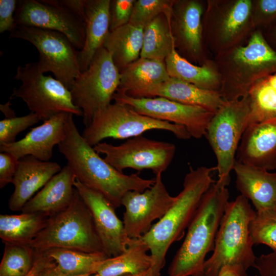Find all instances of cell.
Listing matches in <instances>:
<instances>
[{"mask_svg": "<svg viewBox=\"0 0 276 276\" xmlns=\"http://www.w3.org/2000/svg\"><path fill=\"white\" fill-rule=\"evenodd\" d=\"M73 115L69 114L65 123V135L58 145L76 179L98 192L118 208L128 191L142 192L150 188L154 179H145L137 174H125L102 158L79 132Z\"/></svg>", "mask_w": 276, "mask_h": 276, "instance_id": "1", "label": "cell"}, {"mask_svg": "<svg viewBox=\"0 0 276 276\" xmlns=\"http://www.w3.org/2000/svg\"><path fill=\"white\" fill-rule=\"evenodd\" d=\"M216 168L190 167L183 189L164 216L140 238L150 251L151 276H160L166 256L171 245L184 236L204 193L215 181L212 172Z\"/></svg>", "mask_w": 276, "mask_h": 276, "instance_id": "2", "label": "cell"}, {"mask_svg": "<svg viewBox=\"0 0 276 276\" xmlns=\"http://www.w3.org/2000/svg\"><path fill=\"white\" fill-rule=\"evenodd\" d=\"M229 197L226 186L217 181L204 193L169 267V276H204L205 258L214 249Z\"/></svg>", "mask_w": 276, "mask_h": 276, "instance_id": "3", "label": "cell"}, {"mask_svg": "<svg viewBox=\"0 0 276 276\" xmlns=\"http://www.w3.org/2000/svg\"><path fill=\"white\" fill-rule=\"evenodd\" d=\"M213 60L220 78L219 93L224 101L247 96L257 81L276 73V51L259 29L244 44L215 55Z\"/></svg>", "mask_w": 276, "mask_h": 276, "instance_id": "4", "label": "cell"}, {"mask_svg": "<svg viewBox=\"0 0 276 276\" xmlns=\"http://www.w3.org/2000/svg\"><path fill=\"white\" fill-rule=\"evenodd\" d=\"M249 200L240 195L226 206L215 242L212 255L205 260L204 276H218L226 265H239L247 270L257 257L249 226L255 215Z\"/></svg>", "mask_w": 276, "mask_h": 276, "instance_id": "5", "label": "cell"}, {"mask_svg": "<svg viewBox=\"0 0 276 276\" xmlns=\"http://www.w3.org/2000/svg\"><path fill=\"white\" fill-rule=\"evenodd\" d=\"M29 246L37 252L62 248L104 253L90 212L76 189L70 205L50 217Z\"/></svg>", "mask_w": 276, "mask_h": 276, "instance_id": "6", "label": "cell"}, {"mask_svg": "<svg viewBox=\"0 0 276 276\" xmlns=\"http://www.w3.org/2000/svg\"><path fill=\"white\" fill-rule=\"evenodd\" d=\"M252 0H208L202 18L203 39L214 56L244 44L256 29Z\"/></svg>", "mask_w": 276, "mask_h": 276, "instance_id": "7", "label": "cell"}, {"mask_svg": "<svg viewBox=\"0 0 276 276\" xmlns=\"http://www.w3.org/2000/svg\"><path fill=\"white\" fill-rule=\"evenodd\" d=\"M152 130L168 131L181 140L191 137L183 126L141 114L130 106L117 102L96 114L81 135L94 147L107 138L131 139Z\"/></svg>", "mask_w": 276, "mask_h": 276, "instance_id": "8", "label": "cell"}, {"mask_svg": "<svg viewBox=\"0 0 276 276\" xmlns=\"http://www.w3.org/2000/svg\"><path fill=\"white\" fill-rule=\"evenodd\" d=\"M250 112L248 95L238 100L224 101L213 115L205 135L217 159L219 183L227 186L236 161L239 145L248 125Z\"/></svg>", "mask_w": 276, "mask_h": 276, "instance_id": "9", "label": "cell"}, {"mask_svg": "<svg viewBox=\"0 0 276 276\" xmlns=\"http://www.w3.org/2000/svg\"><path fill=\"white\" fill-rule=\"evenodd\" d=\"M14 78L21 84L14 88L10 98L21 99L41 121L62 112L82 117V111L73 102L70 89L51 75L41 73L37 62L18 66Z\"/></svg>", "mask_w": 276, "mask_h": 276, "instance_id": "10", "label": "cell"}, {"mask_svg": "<svg viewBox=\"0 0 276 276\" xmlns=\"http://www.w3.org/2000/svg\"><path fill=\"white\" fill-rule=\"evenodd\" d=\"M120 82V73L103 47L86 70L81 72L70 89L73 102L82 111L87 126L94 116L111 104Z\"/></svg>", "mask_w": 276, "mask_h": 276, "instance_id": "11", "label": "cell"}, {"mask_svg": "<svg viewBox=\"0 0 276 276\" xmlns=\"http://www.w3.org/2000/svg\"><path fill=\"white\" fill-rule=\"evenodd\" d=\"M10 38L25 40L39 53L37 64L44 74L51 72L68 89L81 73L78 61L79 51L62 33L47 29L17 25Z\"/></svg>", "mask_w": 276, "mask_h": 276, "instance_id": "12", "label": "cell"}, {"mask_svg": "<svg viewBox=\"0 0 276 276\" xmlns=\"http://www.w3.org/2000/svg\"><path fill=\"white\" fill-rule=\"evenodd\" d=\"M104 160L119 171L127 168L137 171L150 169L155 175L165 171L175 153L172 143L156 141L139 135L119 145L101 142L93 147Z\"/></svg>", "mask_w": 276, "mask_h": 276, "instance_id": "13", "label": "cell"}, {"mask_svg": "<svg viewBox=\"0 0 276 276\" xmlns=\"http://www.w3.org/2000/svg\"><path fill=\"white\" fill-rule=\"evenodd\" d=\"M112 100L130 106L141 114L183 126L191 137L196 139L205 135L215 113L201 107L182 104L164 97L134 98L116 91Z\"/></svg>", "mask_w": 276, "mask_h": 276, "instance_id": "14", "label": "cell"}, {"mask_svg": "<svg viewBox=\"0 0 276 276\" xmlns=\"http://www.w3.org/2000/svg\"><path fill=\"white\" fill-rule=\"evenodd\" d=\"M17 25L62 33L81 50L85 40V22L58 3L57 0L18 1L15 13Z\"/></svg>", "mask_w": 276, "mask_h": 276, "instance_id": "15", "label": "cell"}, {"mask_svg": "<svg viewBox=\"0 0 276 276\" xmlns=\"http://www.w3.org/2000/svg\"><path fill=\"white\" fill-rule=\"evenodd\" d=\"M162 174L155 175L154 185L144 192L128 191L122 199L125 208L123 224L125 232L130 239L140 238L147 233L152 222L160 219L176 200L165 186Z\"/></svg>", "mask_w": 276, "mask_h": 276, "instance_id": "16", "label": "cell"}, {"mask_svg": "<svg viewBox=\"0 0 276 276\" xmlns=\"http://www.w3.org/2000/svg\"><path fill=\"white\" fill-rule=\"evenodd\" d=\"M206 2L200 0H175L170 19L176 52L190 62L202 65L206 55L202 33V18Z\"/></svg>", "mask_w": 276, "mask_h": 276, "instance_id": "17", "label": "cell"}, {"mask_svg": "<svg viewBox=\"0 0 276 276\" xmlns=\"http://www.w3.org/2000/svg\"><path fill=\"white\" fill-rule=\"evenodd\" d=\"M74 187L89 209L104 253L109 257L126 250L131 240L114 206L103 195L76 179Z\"/></svg>", "mask_w": 276, "mask_h": 276, "instance_id": "18", "label": "cell"}, {"mask_svg": "<svg viewBox=\"0 0 276 276\" xmlns=\"http://www.w3.org/2000/svg\"><path fill=\"white\" fill-rule=\"evenodd\" d=\"M70 113L57 114L33 128L21 140L0 145V151L11 154L18 159L32 156L42 161H49L53 148L59 145L65 135V123Z\"/></svg>", "mask_w": 276, "mask_h": 276, "instance_id": "19", "label": "cell"}, {"mask_svg": "<svg viewBox=\"0 0 276 276\" xmlns=\"http://www.w3.org/2000/svg\"><path fill=\"white\" fill-rule=\"evenodd\" d=\"M236 160L268 171L276 169V118L247 125Z\"/></svg>", "mask_w": 276, "mask_h": 276, "instance_id": "20", "label": "cell"}, {"mask_svg": "<svg viewBox=\"0 0 276 276\" xmlns=\"http://www.w3.org/2000/svg\"><path fill=\"white\" fill-rule=\"evenodd\" d=\"M61 169L56 162L42 161L32 156L19 159L12 181L14 190L9 200V209L21 211L34 195Z\"/></svg>", "mask_w": 276, "mask_h": 276, "instance_id": "21", "label": "cell"}, {"mask_svg": "<svg viewBox=\"0 0 276 276\" xmlns=\"http://www.w3.org/2000/svg\"><path fill=\"white\" fill-rule=\"evenodd\" d=\"M233 170L236 187L249 200L256 211L276 208V172L255 167L237 160Z\"/></svg>", "mask_w": 276, "mask_h": 276, "instance_id": "22", "label": "cell"}, {"mask_svg": "<svg viewBox=\"0 0 276 276\" xmlns=\"http://www.w3.org/2000/svg\"><path fill=\"white\" fill-rule=\"evenodd\" d=\"M76 176L64 166L24 206L22 213H39L50 217L66 209L74 197Z\"/></svg>", "mask_w": 276, "mask_h": 276, "instance_id": "23", "label": "cell"}, {"mask_svg": "<svg viewBox=\"0 0 276 276\" xmlns=\"http://www.w3.org/2000/svg\"><path fill=\"white\" fill-rule=\"evenodd\" d=\"M110 0H85V40L79 51L80 72L86 70L109 32Z\"/></svg>", "mask_w": 276, "mask_h": 276, "instance_id": "24", "label": "cell"}, {"mask_svg": "<svg viewBox=\"0 0 276 276\" xmlns=\"http://www.w3.org/2000/svg\"><path fill=\"white\" fill-rule=\"evenodd\" d=\"M157 97L184 104L201 107L213 113L224 102L219 91L203 89L171 77L148 89L142 98Z\"/></svg>", "mask_w": 276, "mask_h": 276, "instance_id": "25", "label": "cell"}, {"mask_svg": "<svg viewBox=\"0 0 276 276\" xmlns=\"http://www.w3.org/2000/svg\"><path fill=\"white\" fill-rule=\"evenodd\" d=\"M169 77L165 62L140 57L120 72L117 91L142 98L148 89Z\"/></svg>", "mask_w": 276, "mask_h": 276, "instance_id": "26", "label": "cell"}, {"mask_svg": "<svg viewBox=\"0 0 276 276\" xmlns=\"http://www.w3.org/2000/svg\"><path fill=\"white\" fill-rule=\"evenodd\" d=\"M144 28L128 23L107 34L103 47L120 73L140 57Z\"/></svg>", "mask_w": 276, "mask_h": 276, "instance_id": "27", "label": "cell"}, {"mask_svg": "<svg viewBox=\"0 0 276 276\" xmlns=\"http://www.w3.org/2000/svg\"><path fill=\"white\" fill-rule=\"evenodd\" d=\"M165 62L170 77L203 89L219 91L220 78L213 59L196 65L181 57L174 49Z\"/></svg>", "mask_w": 276, "mask_h": 276, "instance_id": "28", "label": "cell"}, {"mask_svg": "<svg viewBox=\"0 0 276 276\" xmlns=\"http://www.w3.org/2000/svg\"><path fill=\"white\" fill-rule=\"evenodd\" d=\"M149 248L141 238L131 239L122 254L103 260L91 276H121L135 274L151 268L152 258Z\"/></svg>", "mask_w": 276, "mask_h": 276, "instance_id": "29", "label": "cell"}, {"mask_svg": "<svg viewBox=\"0 0 276 276\" xmlns=\"http://www.w3.org/2000/svg\"><path fill=\"white\" fill-rule=\"evenodd\" d=\"M49 217L39 213L0 215V238L5 244L28 245L45 226Z\"/></svg>", "mask_w": 276, "mask_h": 276, "instance_id": "30", "label": "cell"}, {"mask_svg": "<svg viewBox=\"0 0 276 276\" xmlns=\"http://www.w3.org/2000/svg\"><path fill=\"white\" fill-rule=\"evenodd\" d=\"M170 19L162 13L144 27L140 57L165 62L175 49Z\"/></svg>", "mask_w": 276, "mask_h": 276, "instance_id": "31", "label": "cell"}, {"mask_svg": "<svg viewBox=\"0 0 276 276\" xmlns=\"http://www.w3.org/2000/svg\"><path fill=\"white\" fill-rule=\"evenodd\" d=\"M61 272L68 275H92L101 262L108 257L105 253H88L76 250L54 248L44 252Z\"/></svg>", "mask_w": 276, "mask_h": 276, "instance_id": "32", "label": "cell"}, {"mask_svg": "<svg viewBox=\"0 0 276 276\" xmlns=\"http://www.w3.org/2000/svg\"><path fill=\"white\" fill-rule=\"evenodd\" d=\"M248 96L250 107L248 125L276 118V73L257 81Z\"/></svg>", "mask_w": 276, "mask_h": 276, "instance_id": "33", "label": "cell"}, {"mask_svg": "<svg viewBox=\"0 0 276 276\" xmlns=\"http://www.w3.org/2000/svg\"><path fill=\"white\" fill-rule=\"evenodd\" d=\"M35 251L29 246L5 244L0 276H23L32 268Z\"/></svg>", "mask_w": 276, "mask_h": 276, "instance_id": "34", "label": "cell"}, {"mask_svg": "<svg viewBox=\"0 0 276 276\" xmlns=\"http://www.w3.org/2000/svg\"><path fill=\"white\" fill-rule=\"evenodd\" d=\"M249 229L254 245L264 244L276 251V208L255 211Z\"/></svg>", "mask_w": 276, "mask_h": 276, "instance_id": "35", "label": "cell"}, {"mask_svg": "<svg viewBox=\"0 0 276 276\" xmlns=\"http://www.w3.org/2000/svg\"><path fill=\"white\" fill-rule=\"evenodd\" d=\"M175 0H136L129 23L144 27L160 14L170 17Z\"/></svg>", "mask_w": 276, "mask_h": 276, "instance_id": "36", "label": "cell"}, {"mask_svg": "<svg viewBox=\"0 0 276 276\" xmlns=\"http://www.w3.org/2000/svg\"><path fill=\"white\" fill-rule=\"evenodd\" d=\"M40 121L38 116L31 112L26 116L0 121V145L15 142L19 133Z\"/></svg>", "mask_w": 276, "mask_h": 276, "instance_id": "37", "label": "cell"}, {"mask_svg": "<svg viewBox=\"0 0 276 276\" xmlns=\"http://www.w3.org/2000/svg\"><path fill=\"white\" fill-rule=\"evenodd\" d=\"M252 18L256 29L276 20V0H252Z\"/></svg>", "mask_w": 276, "mask_h": 276, "instance_id": "38", "label": "cell"}, {"mask_svg": "<svg viewBox=\"0 0 276 276\" xmlns=\"http://www.w3.org/2000/svg\"><path fill=\"white\" fill-rule=\"evenodd\" d=\"M136 0H110L109 31L129 23Z\"/></svg>", "mask_w": 276, "mask_h": 276, "instance_id": "39", "label": "cell"}, {"mask_svg": "<svg viewBox=\"0 0 276 276\" xmlns=\"http://www.w3.org/2000/svg\"><path fill=\"white\" fill-rule=\"evenodd\" d=\"M18 1H0V33H11L17 27L15 13Z\"/></svg>", "mask_w": 276, "mask_h": 276, "instance_id": "40", "label": "cell"}, {"mask_svg": "<svg viewBox=\"0 0 276 276\" xmlns=\"http://www.w3.org/2000/svg\"><path fill=\"white\" fill-rule=\"evenodd\" d=\"M19 159L10 153H0V188L12 183L17 170Z\"/></svg>", "mask_w": 276, "mask_h": 276, "instance_id": "41", "label": "cell"}, {"mask_svg": "<svg viewBox=\"0 0 276 276\" xmlns=\"http://www.w3.org/2000/svg\"><path fill=\"white\" fill-rule=\"evenodd\" d=\"M254 267L260 276H276V251L257 257Z\"/></svg>", "mask_w": 276, "mask_h": 276, "instance_id": "42", "label": "cell"}, {"mask_svg": "<svg viewBox=\"0 0 276 276\" xmlns=\"http://www.w3.org/2000/svg\"><path fill=\"white\" fill-rule=\"evenodd\" d=\"M54 263V261L44 252H35V258L32 268L23 276H40Z\"/></svg>", "mask_w": 276, "mask_h": 276, "instance_id": "43", "label": "cell"}, {"mask_svg": "<svg viewBox=\"0 0 276 276\" xmlns=\"http://www.w3.org/2000/svg\"><path fill=\"white\" fill-rule=\"evenodd\" d=\"M57 2L85 22V0H57Z\"/></svg>", "mask_w": 276, "mask_h": 276, "instance_id": "44", "label": "cell"}, {"mask_svg": "<svg viewBox=\"0 0 276 276\" xmlns=\"http://www.w3.org/2000/svg\"><path fill=\"white\" fill-rule=\"evenodd\" d=\"M218 276H248L247 270L239 265H226L223 267Z\"/></svg>", "mask_w": 276, "mask_h": 276, "instance_id": "45", "label": "cell"}, {"mask_svg": "<svg viewBox=\"0 0 276 276\" xmlns=\"http://www.w3.org/2000/svg\"><path fill=\"white\" fill-rule=\"evenodd\" d=\"M264 35L269 44L276 51V24L269 28Z\"/></svg>", "mask_w": 276, "mask_h": 276, "instance_id": "46", "label": "cell"}, {"mask_svg": "<svg viewBox=\"0 0 276 276\" xmlns=\"http://www.w3.org/2000/svg\"><path fill=\"white\" fill-rule=\"evenodd\" d=\"M40 276H72L68 275L61 272L56 267L55 263L51 267L45 270ZM76 276H91L90 275H81Z\"/></svg>", "mask_w": 276, "mask_h": 276, "instance_id": "47", "label": "cell"}, {"mask_svg": "<svg viewBox=\"0 0 276 276\" xmlns=\"http://www.w3.org/2000/svg\"><path fill=\"white\" fill-rule=\"evenodd\" d=\"M12 99L10 98L9 101L4 104H1L0 110L4 114L6 119H10L16 117L13 109L11 107V100Z\"/></svg>", "mask_w": 276, "mask_h": 276, "instance_id": "48", "label": "cell"}, {"mask_svg": "<svg viewBox=\"0 0 276 276\" xmlns=\"http://www.w3.org/2000/svg\"><path fill=\"white\" fill-rule=\"evenodd\" d=\"M121 276H151V268L140 273L135 274H127Z\"/></svg>", "mask_w": 276, "mask_h": 276, "instance_id": "49", "label": "cell"}]
</instances>
